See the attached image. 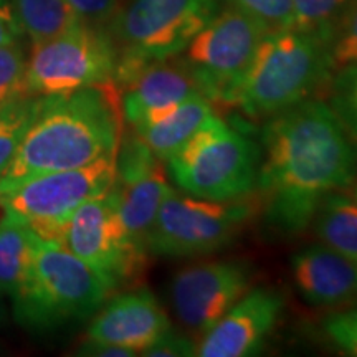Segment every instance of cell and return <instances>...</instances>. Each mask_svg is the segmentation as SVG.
Masks as SVG:
<instances>
[{"label": "cell", "mask_w": 357, "mask_h": 357, "mask_svg": "<svg viewBox=\"0 0 357 357\" xmlns=\"http://www.w3.org/2000/svg\"><path fill=\"white\" fill-rule=\"evenodd\" d=\"M217 12L218 0H131L114 20L116 84L149 61L181 55Z\"/></svg>", "instance_id": "8992f818"}, {"label": "cell", "mask_w": 357, "mask_h": 357, "mask_svg": "<svg viewBox=\"0 0 357 357\" xmlns=\"http://www.w3.org/2000/svg\"><path fill=\"white\" fill-rule=\"evenodd\" d=\"M78 354L95 357H132L136 356V352L121 346H114L108 344V342L91 341V339H88V341L78 349Z\"/></svg>", "instance_id": "1f68e13d"}, {"label": "cell", "mask_w": 357, "mask_h": 357, "mask_svg": "<svg viewBox=\"0 0 357 357\" xmlns=\"http://www.w3.org/2000/svg\"><path fill=\"white\" fill-rule=\"evenodd\" d=\"M217 116L215 106L200 95L154 111L132 128L146 146L166 162Z\"/></svg>", "instance_id": "ac0fdd59"}, {"label": "cell", "mask_w": 357, "mask_h": 357, "mask_svg": "<svg viewBox=\"0 0 357 357\" xmlns=\"http://www.w3.org/2000/svg\"><path fill=\"white\" fill-rule=\"evenodd\" d=\"M328 106L352 139L357 141V61L334 71L328 83Z\"/></svg>", "instance_id": "cb8c5ba5"}, {"label": "cell", "mask_w": 357, "mask_h": 357, "mask_svg": "<svg viewBox=\"0 0 357 357\" xmlns=\"http://www.w3.org/2000/svg\"><path fill=\"white\" fill-rule=\"evenodd\" d=\"M22 33L24 30L17 20L15 10L8 3H0V47L19 40Z\"/></svg>", "instance_id": "4dcf8cb0"}, {"label": "cell", "mask_w": 357, "mask_h": 357, "mask_svg": "<svg viewBox=\"0 0 357 357\" xmlns=\"http://www.w3.org/2000/svg\"><path fill=\"white\" fill-rule=\"evenodd\" d=\"M356 200H357V187H356Z\"/></svg>", "instance_id": "d6a6232c"}, {"label": "cell", "mask_w": 357, "mask_h": 357, "mask_svg": "<svg viewBox=\"0 0 357 357\" xmlns=\"http://www.w3.org/2000/svg\"><path fill=\"white\" fill-rule=\"evenodd\" d=\"M35 235L25 223L0 218V293L15 296L24 287L32 263Z\"/></svg>", "instance_id": "ffe728a7"}, {"label": "cell", "mask_w": 357, "mask_h": 357, "mask_svg": "<svg viewBox=\"0 0 357 357\" xmlns=\"http://www.w3.org/2000/svg\"><path fill=\"white\" fill-rule=\"evenodd\" d=\"M114 291L108 278L65 245L37 235L29 276L13 301L20 323L53 329L93 316Z\"/></svg>", "instance_id": "277c9868"}, {"label": "cell", "mask_w": 357, "mask_h": 357, "mask_svg": "<svg viewBox=\"0 0 357 357\" xmlns=\"http://www.w3.org/2000/svg\"><path fill=\"white\" fill-rule=\"evenodd\" d=\"M284 311L283 294L270 288H250L204 334L200 357H250L263 349Z\"/></svg>", "instance_id": "5bb4252c"}, {"label": "cell", "mask_w": 357, "mask_h": 357, "mask_svg": "<svg viewBox=\"0 0 357 357\" xmlns=\"http://www.w3.org/2000/svg\"><path fill=\"white\" fill-rule=\"evenodd\" d=\"M79 20L89 25H100L113 17L119 0H68Z\"/></svg>", "instance_id": "f546056e"}, {"label": "cell", "mask_w": 357, "mask_h": 357, "mask_svg": "<svg viewBox=\"0 0 357 357\" xmlns=\"http://www.w3.org/2000/svg\"><path fill=\"white\" fill-rule=\"evenodd\" d=\"M326 337L347 356L357 357V306L333 312L324 319Z\"/></svg>", "instance_id": "83f0119b"}, {"label": "cell", "mask_w": 357, "mask_h": 357, "mask_svg": "<svg viewBox=\"0 0 357 357\" xmlns=\"http://www.w3.org/2000/svg\"><path fill=\"white\" fill-rule=\"evenodd\" d=\"M171 190L162 160L136 132L124 134L116 154V178L111 192L129 235L146 250L151 227Z\"/></svg>", "instance_id": "4fadbf2b"}, {"label": "cell", "mask_w": 357, "mask_h": 357, "mask_svg": "<svg viewBox=\"0 0 357 357\" xmlns=\"http://www.w3.org/2000/svg\"><path fill=\"white\" fill-rule=\"evenodd\" d=\"M294 287L314 306L336 307L357 301V265L324 243H314L291 258Z\"/></svg>", "instance_id": "e0dca14e"}, {"label": "cell", "mask_w": 357, "mask_h": 357, "mask_svg": "<svg viewBox=\"0 0 357 357\" xmlns=\"http://www.w3.org/2000/svg\"><path fill=\"white\" fill-rule=\"evenodd\" d=\"M260 142L257 190L266 222L284 235L303 234L326 195L357 177V141L326 101L310 98L268 118Z\"/></svg>", "instance_id": "6da1fadb"}, {"label": "cell", "mask_w": 357, "mask_h": 357, "mask_svg": "<svg viewBox=\"0 0 357 357\" xmlns=\"http://www.w3.org/2000/svg\"><path fill=\"white\" fill-rule=\"evenodd\" d=\"M63 245L118 289L144 273L147 250L129 235L113 192L79 205L66 223Z\"/></svg>", "instance_id": "8fae6325"}, {"label": "cell", "mask_w": 357, "mask_h": 357, "mask_svg": "<svg viewBox=\"0 0 357 357\" xmlns=\"http://www.w3.org/2000/svg\"><path fill=\"white\" fill-rule=\"evenodd\" d=\"M312 222L321 243L357 265V200L342 190L331 192L319 204Z\"/></svg>", "instance_id": "d6986e66"}, {"label": "cell", "mask_w": 357, "mask_h": 357, "mask_svg": "<svg viewBox=\"0 0 357 357\" xmlns=\"http://www.w3.org/2000/svg\"><path fill=\"white\" fill-rule=\"evenodd\" d=\"M13 10L33 43L55 38L82 24L68 0H15Z\"/></svg>", "instance_id": "44dd1931"}, {"label": "cell", "mask_w": 357, "mask_h": 357, "mask_svg": "<svg viewBox=\"0 0 357 357\" xmlns=\"http://www.w3.org/2000/svg\"><path fill=\"white\" fill-rule=\"evenodd\" d=\"M118 47L96 25L82 24L63 35L33 43L26 60L32 96H52L108 82L114 77Z\"/></svg>", "instance_id": "30bf717a"}, {"label": "cell", "mask_w": 357, "mask_h": 357, "mask_svg": "<svg viewBox=\"0 0 357 357\" xmlns=\"http://www.w3.org/2000/svg\"><path fill=\"white\" fill-rule=\"evenodd\" d=\"M119 89L124 119L129 126L142 121L154 111L202 95L181 56L154 60L142 65Z\"/></svg>", "instance_id": "2e32d148"}, {"label": "cell", "mask_w": 357, "mask_h": 357, "mask_svg": "<svg viewBox=\"0 0 357 357\" xmlns=\"http://www.w3.org/2000/svg\"><path fill=\"white\" fill-rule=\"evenodd\" d=\"M357 61V0L329 45V63L334 71Z\"/></svg>", "instance_id": "4316f807"}, {"label": "cell", "mask_w": 357, "mask_h": 357, "mask_svg": "<svg viewBox=\"0 0 357 357\" xmlns=\"http://www.w3.org/2000/svg\"><path fill=\"white\" fill-rule=\"evenodd\" d=\"M356 0H293L294 29L331 45Z\"/></svg>", "instance_id": "7402d4cb"}, {"label": "cell", "mask_w": 357, "mask_h": 357, "mask_svg": "<svg viewBox=\"0 0 357 357\" xmlns=\"http://www.w3.org/2000/svg\"><path fill=\"white\" fill-rule=\"evenodd\" d=\"M255 215L248 199L218 202L171 190L147 235V252L192 258L229 247Z\"/></svg>", "instance_id": "ba28073f"}, {"label": "cell", "mask_w": 357, "mask_h": 357, "mask_svg": "<svg viewBox=\"0 0 357 357\" xmlns=\"http://www.w3.org/2000/svg\"><path fill=\"white\" fill-rule=\"evenodd\" d=\"M142 356L147 357H192L197 356V342L190 339L185 334L174 331L171 328L169 331L159 339L155 344L149 349L142 352Z\"/></svg>", "instance_id": "f1b7e54d"}, {"label": "cell", "mask_w": 357, "mask_h": 357, "mask_svg": "<svg viewBox=\"0 0 357 357\" xmlns=\"http://www.w3.org/2000/svg\"><path fill=\"white\" fill-rule=\"evenodd\" d=\"M172 328L167 312L149 289H134L106 303L88 329V339L144 352Z\"/></svg>", "instance_id": "9a60e30c"}, {"label": "cell", "mask_w": 357, "mask_h": 357, "mask_svg": "<svg viewBox=\"0 0 357 357\" xmlns=\"http://www.w3.org/2000/svg\"><path fill=\"white\" fill-rule=\"evenodd\" d=\"M121 89L113 78L63 95L42 96L0 190L38 174L84 167L116 158L124 136Z\"/></svg>", "instance_id": "7a4b0ae2"}, {"label": "cell", "mask_w": 357, "mask_h": 357, "mask_svg": "<svg viewBox=\"0 0 357 357\" xmlns=\"http://www.w3.org/2000/svg\"><path fill=\"white\" fill-rule=\"evenodd\" d=\"M227 3L258 22L268 33L294 29L293 0H227Z\"/></svg>", "instance_id": "484cf974"}, {"label": "cell", "mask_w": 357, "mask_h": 357, "mask_svg": "<svg viewBox=\"0 0 357 357\" xmlns=\"http://www.w3.org/2000/svg\"><path fill=\"white\" fill-rule=\"evenodd\" d=\"M116 158H102L84 167L29 177L0 190L3 215L25 223L35 235L63 245L66 223L79 205L111 190Z\"/></svg>", "instance_id": "52a82bcc"}, {"label": "cell", "mask_w": 357, "mask_h": 357, "mask_svg": "<svg viewBox=\"0 0 357 357\" xmlns=\"http://www.w3.org/2000/svg\"><path fill=\"white\" fill-rule=\"evenodd\" d=\"M268 32L234 7L218 10L181 53L205 100L234 108L240 83Z\"/></svg>", "instance_id": "9c48e42d"}, {"label": "cell", "mask_w": 357, "mask_h": 357, "mask_svg": "<svg viewBox=\"0 0 357 357\" xmlns=\"http://www.w3.org/2000/svg\"><path fill=\"white\" fill-rule=\"evenodd\" d=\"M26 86V58L19 43H6L0 47V108L22 96H29Z\"/></svg>", "instance_id": "d4e9b609"}, {"label": "cell", "mask_w": 357, "mask_h": 357, "mask_svg": "<svg viewBox=\"0 0 357 357\" xmlns=\"http://www.w3.org/2000/svg\"><path fill=\"white\" fill-rule=\"evenodd\" d=\"M253 270L243 261H200L172 278L171 301L185 329L204 336L252 288Z\"/></svg>", "instance_id": "7c38bea8"}, {"label": "cell", "mask_w": 357, "mask_h": 357, "mask_svg": "<svg viewBox=\"0 0 357 357\" xmlns=\"http://www.w3.org/2000/svg\"><path fill=\"white\" fill-rule=\"evenodd\" d=\"M42 96H22L0 108V177L6 174L38 113Z\"/></svg>", "instance_id": "603a6c76"}, {"label": "cell", "mask_w": 357, "mask_h": 357, "mask_svg": "<svg viewBox=\"0 0 357 357\" xmlns=\"http://www.w3.org/2000/svg\"><path fill=\"white\" fill-rule=\"evenodd\" d=\"M333 77L328 45L296 29L265 35L236 91L234 108L268 119L310 100Z\"/></svg>", "instance_id": "3957f363"}, {"label": "cell", "mask_w": 357, "mask_h": 357, "mask_svg": "<svg viewBox=\"0 0 357 357\" xmlns=\"http://www.w3.org/2000/svg\"><path fill=\"white\" fill-rule=\"evenodd\" d=\"M260 158L255 141L217 116L166 160V169L178 190L230 202L257 190Z\"/></svg>", "instance_id": "5b68a950"}]
</instances>
